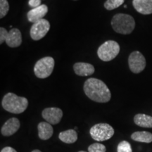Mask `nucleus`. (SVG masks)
<instances>
[{"mask_svg": "<svg viewBox=\"0 0 152 152\" xmlns=\"http://www.w3.org/2000/svg\"><path fill=\"white\" fill-rule=\"evenodd\" d=\"M85 94L91 100L98 103L109 102L111 94L109 87L103 81L97 78L87 79L83 86Z\"/></svg>", "mask_w": 152, "mask_h": 152, "instance_id": "f257e3e1", "label": "nucleus"}, {"mask_svg": "<svg viewBox=\"0 0 152 152\" xmlns=\"http://www.w3.org/2000/svg\"><path fill=\"white\" fill-rule=\"evenodd\" d=\"M1 105L4 109L9 113L20 114L27 109L28 101L26 97L18 96L14 93H7L3 97Z\"/></svg>", "mask_w": 152, "mask_h": 152, "instance_id": "f03ea898", "label": "nucleus"}, {"mask_svg": "<svg viewBox=\"0 0 152 152\" xmlns=\"http://www.w3.org/2000/svg\"><path fill=\"white\" fill-rule=\"evenodd\" d=\"M111 26L113 30L118 33L128 35L134 30L135 21L130 15L117 14L112 18Z\"/></svg>", "mask_w": 152, "mask_h": 152, "instance_id": "7ed1b4c3", "label": "nucleus"}, {"mask_svg": "<svg viewBox=\"0 0 152 152\" xmlns=\"http://www.w3.org/2000/svg\"><path fill=\"white\" fill-rule=\"evenodd\" d=\"M120 52V45L113 40L106 41L99 47L97 55L103 61H110L118 56Z\"/></svg>", "mask_w": 152, "mask_h": 152, "instance_id": "20e7f679", "label": "nucleus"}, {"mask_svg": "<svg viewBox=\"0 0 152 152\" xmlns=\"http://www.w3.org/2000/svg\"><path fill=\"white\" fill-rule=\"evenodd\" d=\"M4 42L9 47H18L22 43V35L18 28H12L8 32L4 28H0V45Z\"/></svg>", "mask_w": 152, "mask_h": 152, "instance_id": "39448f33", "label": "nucleus"}, {"mask_svg": "<svg viewBox=\"0 0 152 152\" xmlns=\"http://www.w3.org/2000/svg\"><path fill=\"white\" fill-rule=\"evenodd\" d=\"M90 134L94 140L106 141L113 136L114 129L108 123H98L91 128Z\"/></svg>", "mask_w": 152, "mask_h": 152, "instance_id": "423d86ee", "label": "nucleus"}, {"mask_svg": "<svg viewBox=\"0 0 152 152\" xmlns=\"http://www.w3.org/2000/svg\"><path fill=\"white\" fill-rule=\"evenodd\" d=\"M54 68V58L51 56L44 57L35 64L34 67V73L38 78H47L52 73Z\"/></svg>", "mask_w": 152, "mask_h": 152, "instance_id": "0eeeda50", "label": "nucleus"}, {"mask_svg": "<svg viewBox=\"0 0 152 152\" xmlns=\"http://www.w3.org/2000/svg\"><path fill=\"white\" fill-rule=\"evenodd\" d=\"M128 65L133 73H140L146 67V59L141 52L135 51L129 56Z\"/></svg>", "mask_w": 152, "mask_h": 152, "instance_id": "6e6552de", "label": "nucleus"}, {"mask_svg": "<svg viewBox=\"0 0 152 152\" xmlns=\"http://www.w3.org/2000/svg\"><path fill=\"white\" fill-rule=\"evenodd\" d=\"M50 29V23L46 19H42L33 23L30 28V35L33 40H39L47 35Z\"/></svg>", "mask_w": 152, "mask_h": 152, "instance_id": "1a4fd4ad", "label": "nucleus"}, {"mask_svg": "<svg viewBox=\"0 0 152 152\" xmlns=\"http://www.w3.org/2000/svg\"><path fill=\"white\" fill-rule=\"evenodd\" d=\"M42 118L51 125H56L60 123L63 117V111L59 108H46L42 112Z\"/></svg>", "mask_w": 152, "mask_h": 152, "instance_id": "9d476101", "label": "nucleus"}, {"mask_svg": "<svg viewBox=\"0 0 152 152\" xmlns=\"http://www.w3.org/2000/svg\"><path fill=\"white\" fill-rule=\"evenodd\" d=\"M20 121L16 118H11L5 122L1 128V133L3 136L9 137L14 134L20 128Z\"/></svg>", "mask_w": 152, "mask_h": 152, "instance_id": "9b49d317", "label": "nucleus"}, {"mask_svg": "<svg viewBox=\"0 0 152 152\" xmlns=\"http://www.w3.org/2000/svg\"><path fill=\"white\" fill-rule=\"evenodd\" d=\"M48 12V7L47 5L42 4L37 8H34L29 11L27 14V18L28 21L35 23L39 20L43 19L45 15Z\"/></svg>", "mask_w": 152, "mask_h": 152, "instance_id": "f8f14e48", "label": "nucleus"}, {"mask_svg": "<svg viewBox=\"0 0 152 152\" xmlns=\"http://www.w3.org/2000/svg\"><path fill=\"white\" fill-rule=\"evenodd\" d=\"M74 72L79 76H89L94 73V66L88 63L78 62L75 63L73 66Z\"/></svg>", "mask_w": 152, "mask_h": 152, "instance_id": "ddd939ff", "label": "nucleus"}, {"mask_svg": "<svg viewBox=\"0 0 152 152\" xmlns=\"http://www.w3.org/2000/svg\"><path fill=\"white\" fill-rule=\"evenodd\" d=\"M132 5L140 14L143 15L152 14V0H133Z\"/></svg>", "mask_w": 152, "mask_h": 152, "instance_id": "4468645a", "label": "nucleus"}, {"mask_svg": "<svg viewBox=\"0 0 152 152\" xmlns=\"http://www.w3.org/2000/svg\"><path fill=\"white\" fill-rule=\"evenodd\" d=\"M38 136L42 140H47L52 137L54 133L52 125L47 122H41L37 125Z\"/></svg>", "mask_w": 152, "mask_h": 152, "instance_id": "2eb2a0df", "label": "nucleus"}, {"mask_svg": "<svg viewBox=\"0 0 152 152\" xmlns=\"http://www.w3.org/2000/svg\"><path fill=\"white\" fill-rule=\"evenodd\" d=\"M58 138L61 141L66 144H73L77 140V133L75 130H70L63 131L58 134Z\"/></svg>", "mask_w": 152, "mask_h": 152, "instance_id": "dca6fc26", "label": "nucleus"}, {"mask_svg": "<svg viewBox=\"0 0 152 152\" xmlns=\"http://www.w3.org/2000/svg\"><path fill=\"white\" fill-rule=\"evenodd\" d=\"M134 122L140 127L152 128V117L146 114H137L134 117Z\"/></svg>", "mask_w": 152, "mask_h": 152, "instance_id": "f3484780", "label": "nucleus"}, {"mask_svg": "<svg viewBox=\"0 0 152 152\" xmlns=\"http://www.w3.org/2000/svg\"><path fill=\"white\" fill-rule=\"evenodd\" d=\"M131 138L136 142L151 143L152 142V133L147 131H138L131 134Z\"/></svg>", "mask_w": 152, "mask_h": 152, "instance_id": "a211bd4d", "label": "nucleus"}, {"mask_svg": "<svg viewBox=\"0 0 152 152\" xmlns=\"http://www.w3.org/2000/svg\"><path fill=\"white\" fill-rule=\"evenodd\" d=\"M124 1L125 0H106L104 3V7L109 11L113 10L122 5Z\"/></svg>", "mask_w": 152, "mask_h": 152, "instance_id": "6ab92c4d", "label": "nucleus"}, {"mask_svg": "<svg viewBox=\"0 0 152 152\" xmlns=\"http://www.w3.org/2000/svg\"><path fill=\"white\" fill-rule=\"evenodd\" d=\"M9 10V4L7 0H0V18H3Z\"/></svg>", "mask_w": 152, "mask_h": 152, "instance_id": "aec40b11", "label": "nucleus"}, {"mask_svg": "<svg viewBox=\"0 0 152 152\" xmlns=\"http://www.w3.org/2000/svg\"><path fill=\"white\" fill-rule=\"evenodd\" d=\"M118 152H132L130 144L127 141H122L118 144L117 147Z\"/></svg>", "mask_w": 152, "mask_h": 152, "instance_id": "412c9836", "label": "nucleus"}, {"mask_svg": "<svg viewBox=\"0 0 152 152\" xmlns=\"http://www.w3.org/2000/svg\"><path fill=\"white\" fill-rule=\"evenodd\" d=\"M106 148L104 144L100 143H94L89 146V152H106Z\"/></svg>", "mask_w": 152, "mask_h": 152, "instance_id": "4be33fe9", "label": "nucleus"}, {"mask_svg": "<svg viewBox=\"0 0 152 152\" xmlns=\"http://www.w3.org/2000/svg\"><path fill=\"white\" fill-rule=\"evenodd\" d=\"M29 5L33 8H37L41 5V0H29Z\"/></svg>", "mask_w": 152, "mask_h": 152, "instance_id": "5701e85b", "label": "nucleus"}, {"mask_svg": "<svg viewBox=\"0 0 152 152\" xmlns=\"http://www.w3.org/2000/svg\"><path fill=\"white\" fill-rule=\"evenodd\" d=\"M1 152H17L14 148L11 147H6L1 149Z\"/></svg>", "mask_w": 152, "mask_h": 152, "instance_id": "b1692460", "label": "nucleus"}, {"mask_svg": "<svg viewBox=\"0 0 152 152\" xmlns=\"http://www.w3.org/2000/svg\"><path fill=\"white\" fill-rule=\"evenodd\" d=\"M31 152H42L40 150H39V149H35V150H33V151H31Z\"/></svg>", "mask_w": 152, "mask_h": 152, "instance_id": "393cba45", "label": "nucleus"}, {"mask_svg": "<svg viewBox=\"0 0 152 152\" xmlns=\"http://www.w3.org/2000/svg\"><path fill=\"white\" fill-rule=\"evenodd\" d=\"M78 152H87V151H80Z\"/></svg>", "mask_w": 152, "mask_h": 152, "instance_id": "a878e982", "label": "nucleus"}, {"mask_svg": "<svg viewBox=\"0 0 152 152\" xmlns=\"http://www.w3.org/2000/svg\"><path fill=\"white\" fill-rule=\"evenodd\" d=\"M75 1H76V0H75Z\"/></svg>", "mask_w": 152, "mask_h": 152, "instance_id": "bb28decb", "label": "nucleus"}]
</instances>
